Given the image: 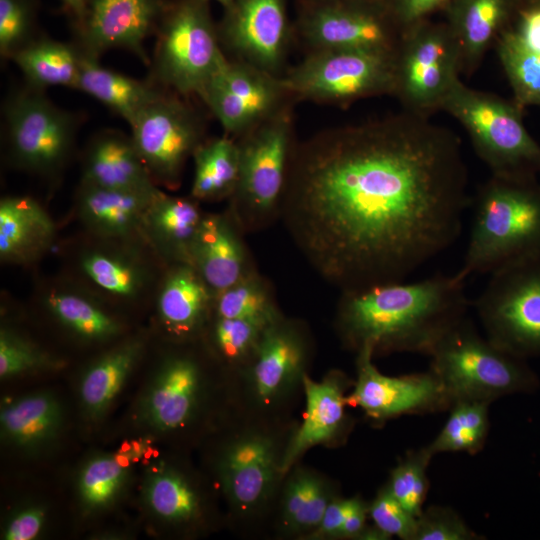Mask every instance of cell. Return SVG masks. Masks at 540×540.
<instances>
[{"mask_svg": "<svg viewBox=\"0 0 540 540\" xmlns=\"http://www.w3.org/2000/svg\"><path fill=\"white\" fill-rule=\"evenodd\" d=\"M151 77L158 87L198 96L228 57L208 0H168L156 29Z\"/></svg>", "mask_w": 540, "mask_h": 540, "instance_id": "obj_6", "label": "cell"}, {"mask_svg": "<svg viewBox=\"0 0 540 540\" xmlns=\"http://www.w3.org/2000/svg\"><path fill=\"white\" fill-rule=\"evenodd\" d=\"M76 89L113 110L128 124L166 92L151 81L137 80L103 67L98 58L84 53Z\"/></svg>", "mask_w": 540, "mask_h": 540, "instance_id": "obj_30", "label": "cell"}, {"mask_svg": "<svg viewBox=\"0 0 540 540\" xmlns=\"http://www.w3.org/2000/svg\"><path fill=\"white\" fill-rule=\"evenodd\" d=\"M401 31L443 11L452 0H379Z\"/></svg>", "mask_w": 540, "mask_h": 540, "instance_id": "obj_48", "label": "cell"}, {"mask_svg": "<svg viewBox=\"0 0 540 540\" xmlns=\"http://www.w3.org/2000/svg\"><path fill=\"white\" fill-rule=\"evenodd\" d=\"M143 500L153 516L169 524H188L201 513V499L194 486L180 471L163 463L146 472Z\"/></svg>", "mask_w": 540, "mask_h": 540, "instance_id": "obj_36", "label": "cell"}, {"mask_svg": "<svg viewBox=\"0 0 540 540\" xmlns=\"http://www.w3.org/2000/svg\"><path fill=\"white\" fill-rule=\"evenodd\" d=\"M46 511L38 505L23 507L7 521L2 538L5 540H32L41 533Z\"/></svg>", "mask_w": 540, "mask_h": 540, "instance_id": "obj_49", "label": "cell"}, {"mask_svg": "<svg viewBox=\"0 0 540 540\" xmlns=\"http://www.w3.org/2000/svg\"><path fill=\"white\" fill-rule=\"evenodd\" d=\"M432 457L427 447L411 452L391 471L387 485L393 497L417 518L429 487L427 467Z\"/></svg>", "mask_w": 540, "mask_h": 540, "instance_id": "obj_42", "label": "cell"}, {"mask_svg": "<svg viewBox=\"0 0 540 540\" xmlns=\"http://www.w3.org/2000/svg\"><path fill=\"white\" fill-rule=\"evenodd\" d=\"M474 306L490 341L524 359L540 357V255L491 274Z\"/></svg>", "mask_w": 540, "mask_h": 540, "instance_id": "obj_9", "label": "cell"}, {"mask_svg": "<svg viewBox=\"0 0 540 540\" xmlns=\"http://www.w3.org/2000/svg\"><path fill=\"white\" fill-rule=\"evenodd\" d=\"M507 27L526 48L540 53V3L520 6Z\"/></svg>", "mask_w": 540, "mask_h": 540, "instance_id": "obj_50", "label": "cell"}, {"mask_svg": "<svg viewBox=\"0 0 540 540\" xmlns=\"http://www.w3.org/2000/svg\"><path fill=\"white\" fill-rule=\"evenodd\" d=\"M45 306L62 327L85 342L113 340L123 329L120 321L91 295L73 288L50 290Z\"/></svg>", "mask_w": 540, "mask_h": 540, "instance_id": "obj_34", "label": "cell"}, {"mask_svg": "<svg viewBox=\"0 0 540 540\" xmlns=\"http://www.w3.org/2000/svg\"><path fill=\"white\" fill-rule=\"evenodd\" d=\"M281 457L273 440L263 434L250 433L231 442L218 464L220 484L231 504L244 512L263 504L281 474Z\"/></svg>", "mask_w": 540, "mask_h": 540, "instance_id": "obj_18", "label": "cell"}, {"mask_svg": "<svg viewBox=\"0 0 540 540\" xmlns=\"http://www.w3.org/2000/svg\"><path fill=\"white\" fill-rule=\"evenodd\" d=\"M210 1V0H208ZM216 2H218L219 4H221L223 6V8H226L232 0H214Z\"/></svg>", "mask_w": 540, "mask_h": 540, "instance_id": "obj_55", "label": "cell"}, {"mask_svg": "<svg viewBox=\"0 0 540 540\" xmlns=\"http://www.w3.org/2000/svg\"><path fill=\"white\" fill-rule=\"evenodd\" d=\"M459 42L447 22L420 21L402 32L395 52L396 94L420 113L440 105L458 79Z\"/></svg>", "mask_w": 540, "mask_h": 540, "instance_id": "obj_11", "label": "cell"}, {"mask_svg": "<svg viewBox=\"0 0 540 540\" xmlns=\"http://www.w3.org/2000/svg\"><path fill=\"white\" fill-rule=\"evenodd\" d=\"M57 364L34 343L2 326L0 330V377L12 378L26 373L52 368Z\"/></svg>", "mask_w": 540, "mask_h": 540, "instance_id": "obj_44", "label": "cell"}, {"mask_svg": "<svg viewBox=\"0 0 540 540\" xmlns=\"http://www.w3.org/2000/svg\"><path fill=\"white\" fill-rule=\"evenodd\" d=\"M81 273L101 293L117 300L139 298L151 283L147 263L122 246L99 245L81 252L78 260Z\"/></svg>", "mask_w": 540, "mask_h": 540, "instance_id": "obj_28", "label": "cell"}, {"mask_svg": "<svg viewBox=\"0 0 540 540\" xmlns=\"http://www.w3.org/2000/svg\"><path fill=\"white\" fill-rule=\"evenodd\" d=\"M395 52L330 49L305 54L281 77L295 101L345 105L394 92Z\"/></svg>", "mask_w": 540, "mask_h": 540, "instance_id": "obj_8", "label": "cell"}, {"mask_svg": "<svg viewBox=\"0 0 540 540\" xmlns=\"http://www.w3.org/2000/svg\"><path fill=\"white\" fill-rule=\"evenodd\" d=\"M63 424V409L51 393L20 397L0 413L2 438L26 451H36L54 441Z\"/></svg>", "mask_w": 540, "mask_h": 540, "instance_id": "obj_31", "label": "cell"}, {"mask_svg": "<svg viewBox=\"0 0 540 540\" xmlns=\"http://www.w3.org/2000/svg\"><path fill=\"white\" fill-rule=\"evenodd\" d=\"M520 7L518 0H452L443 10L454 32L463 60H479Z\"/></svg>", "mask_w": 540, "mask_h": 540, "instance_id": "obj_29", "label": "cell"}, {"mask_svg": "<svg viewBox=\"0 0 540 540\" xmlns=\"http://www.w3.org/2000/svg\"><path fill=\"white\" fill-rule=\"evenodd\" d=\"M144 349L140 338H130L92 362L83 373L79 394L86 414L100 418L122 390Z\"/></svg>", "mask_w": 540, "mask_h": 540, "instance_id": "obj_32", "label": "cell"}, {"mask_svg": "<svg viewBox=\"0 0 540 540\" xmlns=\"http://www.w3.org/2000/svg\"><path fill=\"white\" fill-rule=\"evenodd\" d=\"M129 126L135 147L156 185L177 188L188 158L206 139L203 117L186 97L166 91Z\"/></svg>", "mask_w": 540, "mask_h": 540, "instance_id": "obj_13", "label": "cell"}, {"mask_svg": "<svg viewBox=\"0 0 540 540\" xmlns=\"http://www.w3.org/2000/svg\"><path fill=\"white\" fill-rule=\"evenodd\" d=\"M168 0H90L75 25L82 53L98 58L110 49H125L144 63L149 57L145 38L156 32Z\"/></svg>", "mask_w": 540, "mask_h": 540, "instance_id": "obj_17", "label": "cell"}, {"mask_svg": "<svg viewBox=\"0 0 540 540\" xmlns=\"http://www.w3.org/2000/svg\"><path fill=\"white\" fill-rule=\"evenodd\" d=\"M81 183L103 188L153 191L157 189L131 136L104 130L87 145Z\"/></svg>", "mask_w": 540, "mask_h": 540, "instance_id": "obj_23", "label": "cell"}, {"mask_svg": "<svg viewBox=\"0 0 540 540\" xmlns=\"http://www.w3.org/2000/svg\"><path fill=\"white\" fill-rule=\"evenodd\" d=\"M307 342L301 328L282 315L264 329L251 360L250 375L257 398L269 403L303 376Z\"/></svg>", "mask_w": 540, "mask_h": 540, "instance_id": "obj_22", "label": "cell"}, {"mask_svg": "<svg viewBox=\"0 0 540 540\" xmlns=\"http://www.w3.org/2000/svg\"><path fill=\"white\" fill-rule=\"evenodd\" d=\"M466 276L436 274L343 291L337 322L345 342L357 351H404L429 355L437 342L466 316Z\"/></svg>", "mask_w": 540, "mask_h": 540, "instance_id": "obj_2", "label": "cell"}, {"mask_svg": "<svg viewBox=\"0 0 540 540\" xmlns=\"http://www.w3.org/2000/svg\"><path fill=\"white\" fill-rule=\"evenodd\" d=\"M356 498L357 497L331 500L324 512L320 524L315 529L316 534L322 536H338Z\"/></svg>", "mask_w": 540, "mask_h": 540, "instance_id": "obj_51", "label": "cell"}, {"mask_svg": "<svg viewBox=\"0 0 540 540\" xmlns=\"http://www.w3.org/2000/svg\"><path fill=\"white\" fill-rule=\"evenodd\" d=\"M214 317L249 319L269 324L281 316L269 281L258 270L214 296Z\"/></svg>", "mask_w": 540, "mask_h": 540, "instance_id": "obj_37", "label": "cell"}, {"mask_svg": "<svg viewBox=\"0 0 540 540\" xmlns=\"http://www.w3.org/2000/svg\"><path fill=\"white\" fill-rule=\"evenodd\" d=\"M36 8L33 0H0V54L10 59L35 37Z\"/></svg>", "mask_w": 540, "mask_h": 540, "instance_id": "obj_45", "label": "cell"}, {"mask_svg": "<svg viewBox=\"0 0 540 540\" xmlns=\"http://www.w3.org/2000/svg\"><path fill=\"white\" fill-rule=\"evenodd\" d=\"M63 7L77 25L85 15L90 0H61Z\"/></svg>", "mask_w": 540, "mask_h": 540, "instance_id": "obj_53", "label": "cell"}, {"mask_svg": "<svg viewBox=\"0 0 540 540\" xmlns=\"http://www.w3.org/2000/svg\"><path fill=\"white\" fill-rule=\"evenodd\" d=\"M128 470L115 456L100 454L90 458L78 476V496L85 512L108 508L122 493Z\"/></svg>", "mask_w": 540, "mask_h": 540, "instance_id": "obj_39", "label": "cell"}, {"mask_svg": "<svg viewBox=\"0 0 540 540\" xmlns=\"http://www.w3.org/2000/svg\"><path fill=\"white\" fill-rule=\"evenodd\" d=\"M518 1H519L520 6L540 3V0H518Z\"/></svg>", "mask_w": 540, "mask_h": 540, "instance_id": "obj_54", "label": "cell"}, {"mask_svg": "<svg viewBox=\"0 0 540 540\" xmlns=\"http://www.w3.org/2000/svg\"><path fill=\"white\" fill-rule=\"evenodd\" d=\"M467 173L452 133L404 114L296 142L280 218L343 291L401 282L459 237Z\"/></svg>", "mask_w": 540, "mask_h": 540, "instance_id": "obj_1", "label": "cell"}, {"mask_svg": "<svg viewBox=\"0 0 540 540\" xmlns=\"http://www.w3.org/2000/svg\"><path fill=\"white\" fill-rule=\"evenodd\" d=\"M431 371L441 382L450 407L457 401L490 402L539 386L527 359L481 336L466 317L434 346Z\"/></svg>", "mask_w": 540, "mask_h": 540, "instance_id": "obj_4", "label": "cell"}, {"mask_svg": "<svg viewBox=\"0 0 540 540\" xmlns=\"http://www.w3.org/2000/svg\"><path fill=\"white\" fill-rule=\"evenodd\" d=\"M306 398L303 422L293 435L281 457V474L309 448L331 440L341 429L345 419V404L341 381L328 377L321 382L302 376Z\"/></svg>", "mask_w": 540, "mask_h": 540, "instance_id": "obj_27", "label": "cell"}, {"mask_svg": "<svg viewBox=\"0 0 540 540\" xmlns=\"http://www.w3.org/2000/svg\"><path fill=\"white\" fill-rule=\"evenodd\" d=\"M373 355L369 346L358 350L357 380L347 403L360 407L374 420L450 408L444 388L431 370L387 376L377 370L372 362Z\"/></svg>", "mask_w": 540, "mask_h": 540, "instance_id": "obj_16", "label": "cell"}, {"mask_svg": "<svg viewBox=\"0 0 540 540\" xmlns=\"http://www.w3.org/2000/svg\"><path fill=\"white\" fill-rule=\"evenodd\" d=\"M489 403L474 400L455 402L449 417L436 438L426 446L434 456L443 452H479L489 430Z\"/></svg>", "mask_w": 540, "mask_h": 540, "instance_id": "obj_38", "label": "cell"}, {"mask_svg": "<svg viewBox=\"0 0 540 540\" xmlns=\"http://www.w3.org/2000/svg\"><path fill=\"white\" fill-rule=\"evenodd\" d=\"M191 196L197 201L230 199L239 179V147L236 139L223 135L205 139L193 156Z\"/></svg>", "mask_w": 540, "mask_h": 540, "instance_id": "obj_35", "label": "cell"}, {"mask_svg": "<svg viewBox=\"0 0 540 540\" xmlns=\"http://www.w3.org/2000/svg\"><path fill=\"white\" fill-rule=\"evenodd\" d=\"M160 189L133 191L80 184L77 215L84 227L101 240L144 241L145 213Z\"/></svg>", "mask_w": 540, "mask_h": 540, "instance_id": "obj_21", "label": "cell"}, {"mask_svg": "<svg viewBox=\"0 0 540 540\" xmlns=\"http://www.w3.org/2000/svg\"><path fill=\"white\" fill-rule=\"evenodd\" d=\"M201 387V369L194 358L185 354L167 357L140 400L139 420L163 433L183 427L195 413Z\"/></svg>", "mask_w": 540, "mask_h": 540, "instance_id": "obj_19", "label": "cell"}, {"mask_svg": "<svg viewBox=\"0 0 540 540\" xmlns=\"http://www.w3.org/2000/svg\"><path fill=\"white\" fill-rule=\"evenodd\" d=\"M55 224L35 199L8 196L0 201V259L28 264L45 254L55 238Z\"/></svg>", "mask_w": 540, "mask_h": 540, "instance_id": "obj_25", "label": "cell"}, {"mask_svg": "<svg viewBox=\"0 0 540 540\" xmlns=\"http://www.w3.org/2000/svg\"><path fill=\"white\" fill-rule=\"evenodd\" d=\"M82 57L77 45L40 37L34 38L10 59L21 70L30 87L43 90L52 86L76 89Z\"/></svg>", "mask_w": 540, "mask_h": 540, "instance_id": "obj_33", "label": "cell"}, {"mask_svg": "<svg viewBox=\"0 0 540 540\" xmlns=\"http://www.w3.org/2000/svg\"><path fill=\"white\" fill-rule=\"evenodd\" d=\"M368 513L374 525L390 538L396 536L403 540H414L417 517L393 497L387 486L378 492L368 506Z\"/></svg>", "mask_w": 540, "mask_h": 540, "instance_id": "obj_47", "label": "cell"}, {"mask_svg": "<svg viewBox=\"0 0 540 540\" xmlns=\"http://www.w3.org/2000/svg\"><path fill=\"white\" fill-rule=\"evenodd\" d=\"M498 52L521 104H540V53L526 48L506 26L498 35Z\"/></svg>", "mask_w": 540, "mask_h": 540, "instance_id": "obj_41", "label": "cell"}, {"mask_svg": "<svg viewBox=\"0 0 540 540\" xmlns=\"http://www.w3.org/2000/svg\"><path fill=\"white\" fill-rule=\"evenodd\" d=\"M30 87L13 95L4 109L6 143L12 163L36 174L60 170L70 157L79 122Z\"/></svg>", "mask_w": 540, "mask_h": 540, "instance_id": "obj_12", "label": "cell"}, {"mask_svg": "<svg viewBox=\"0 0 540 540\" xmlns=\"http://www.w3.org/2000/svg\"><path fill=\"white\" fill-rule=\"evenodd\" d=\"M540 255V185L534 178L493 175L478 190L464 263L459 270L493 274Z\"/></svg>", "mask_w": 540, "mask_h": 540, "instance_id": "obj_3", "label": "cell"}, {"mask_svg": "<svg viewBox=\"0 0 540 540\" xmlns=\"http://www.w3.org/2000/svg\"><path fill=\"white\" fill-rule=\"evenodd\" d=\"M245 232L227 210L204 214L190 253V264L216 295L257 271Z\"/></svg>", "mask_w": 540, "mask_h": 540, "instance_id": "obj_20", "label": "cell"}, {"mask_svg": "<svg viewBox=\"0 0 540 540\" xmlns=\"http://www.w3.org/2000/svg\"><path fill=\"white\" fill-rule=\"evenodd\" d=\"M214 296L191 264H169L157 292L159 321L177 338L193 336L212 314Z\"/></svg>", "mask_w": 540, "mask_h": 540, "instance_id": "obj_24", "label": "cell"}, {"mask_svg": "<svg viewBox=\"0 0 540 540\" xmlns=\"http://www.w3.org/2000/svg\"><path fill=\"white\" fill-rule=\"evenodd\" d=\"M294 43L330 49L396 50L402 31L379 0H297Z\"/></svg>", "mask_w": 540, "mask_h": 540, "instance_id": "obj_10", "label": "cell"}, {"mask_svg": "<svg viewBox=\"0 0 540 540\" xmlns=\"http://www.w3.org/2000/svg\"><path fill=\"white\" fill-rule=\"evenodd\" d=\"M330 502L328 489L317 476L297 471L285 487L283 519L293 530L316 529Z\"/></svg>", "mask_w": 540, "mask_h": 540, "instance_id": "obj_40", "label": "cell"}, {"mask_svg": "<svg viewBox=\"0 0 540 540\" xmlns=\"http://www.w3.org/2000/svg\"><path fill=\"white\" fill-rule=\"evenodd\" d=\"M269 324L249 319L213 316V346L227 361L251 362L264 329Z\"/></svg>", "mask_w": 540, "mask_h": 540, "instance_id": "obj_43", "label": "cell"}, {"mask_svg": "<svg viewBox=\"0 0 540 540\" xmlns=\"http://www.w3.org/2000/svg\"><path fill=\"white\" fill-rule=\"evenodd\" d=\"M294 105L260 122L236 139L239 179L229 211L245 233L261 231L281 214L295 138Z\"/></svg>", "mask_w": 540, "mask_h": 540, "instance_id": "obj_5", "label": "cell"}, {"mask_svg": "<svg viewBox=\"0 0 540 540\" xmlns=\"http://www.w3.org/2000/svg\"><path fill=\"white\" fill-rule=\"evenodd\" d=\"M440 108L463 125L493 175L534 178L540 171V146L524 127L518 109L509 103L457 80Z\"/></svg>", "mask_w": 540, "mask_h": 540, "instance_id": "obj_7", "label": "cell"}, {"mask_svg": "<svg viewBox=\"0 0 540 540\" xmlns=\"http://www.w3.org/2000/svg\"><path fill=\"white\" fill-rule=\"evenodd\" d=\"M220 44L229 59L282 77L294 28L287 0H232L217 23Z\"/></svg>", "mask_w": 540, "mask_h": 540, "instance_id": "obj_14", "label": "cell"}, {"mask_svg": "<svg viewBox=\"0 0 540 540\" xmlns=\"http://www.w3.org/2000/svg\"><path fill=\"white\" fill-rule=\"evenodd\" d=\"M463 519L452 509L430 506L417 518L414 540H479Z\"/></svg>", "mask_w": 540, "mask_h": 540, "instance_id": "obj_46", "label": "cell"}, {"mask_svg": "<svg viewBox=\"0 0 540 540\" xmlns=\"http://www.w3.org/2000/svg\"><path fill=\"white\" fill-rule=\"evenodd\" d=\"M368 506L359 498L356 501L345 519L339 535L340 537L358 538L365 529Z\"/></svg>", "mask_w": 540, "mask_h": 540, "instance_id": "obj_52", "label": "cell"}, {"mask_svg": "<svg viewBox=\"0 0 540 540\" xmlns=\"http://www.w3.org/2000/svg\"><path fill=\"white\" fill-rule=\"evenodd\" d=\"M199 201L159 191L144 217V239L169 264L189 263L192 244L205 213Z\"/></svg>", "mask_w": 540, "mask_h": 540, "instance_id": "obj_26", "label": "cell"}, {"mask_svg": "<svg viewBox=\"0 0 540 540\" xmlns=\"http://www.w3.org/2000/svg\"><path fill=\"white\" fill-rule=\"evenodd\" d=\"M199 98L234 139L296 103L281 77L229 58Z\"/></svg>", "mask_w": 540, "mask_h": 540, "instance_id": "obj_15", "label": "cell"}]
</instances>
